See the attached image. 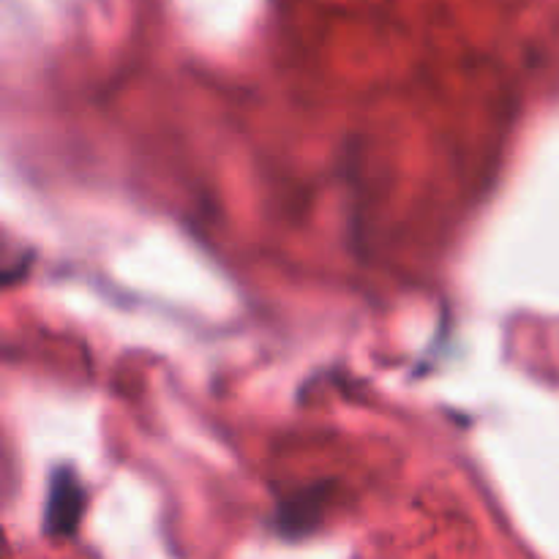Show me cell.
I'll return each instance as SVG.
<instances>
[{
	"label": "cell",
	"mask_w": 559,
	"mask_h": 559,
	"mask_svg": "<svg viewBox=\"0 0 559 559\" xmlns=\"http://www.w3.org/2000/svg\"><path fill=\"white\" fill-rule=\"evenodd\" d=\"M85 513V486L74 469H55L49 478L47 508H44V533L49 538H71Z\"/></svg>",
	"instance_id": "6da1fadb"
},
{
	"label": "cell",
	"mask_w": 559,
	"mask_h": 559,
	"mask_svg": "<svg viewBox=\"0 0 559 559\" xmlns=\"http://www.w3.org/2000/svg\"><path fill=\"white\" fill-rule=\"evenodd\" d=\"M328 500V486H314V489H306L300 495L289 497L278 508V530L289 538H300V535H309L311 530L320 524L322 511H325Z\"/></svg>",
	"instance_id": "7a4b0ae2"
}]
</instances>
